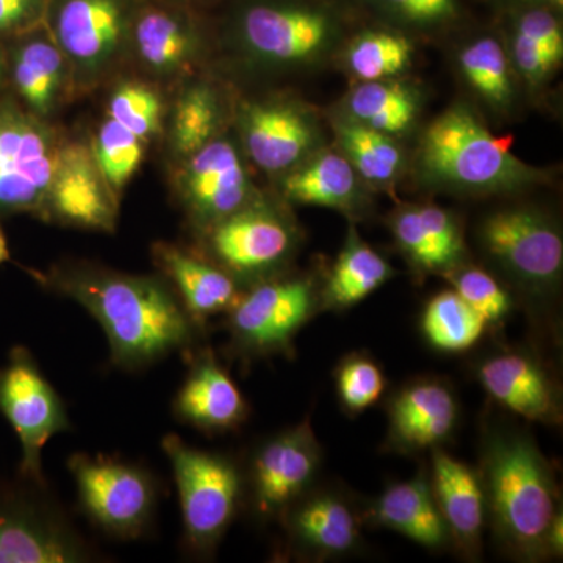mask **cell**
I'll list each match as a JSON object with an SVG mask.
<instances>
[{
  "instance_id": "cell-3",
  "label": "cell",
  "mask_w": 563,
  "mask_h": 563,
  "mask_svg": "<svg viewBox=\"0 0 563 563\" xmlns=\"http://www.w3.org/2000/svg\"><path fill=\"white\" fill-rule=\"evenodd\" d=\"M424 179L468 192L520 190L542 174L515 157L510 139H499L465 106H454L429 124L418 151Z\"/></svg>"
},
{
  "instance_id": "cell-9",
  "label": "cell",
  "mask_w": 563,
  "mask_h": 563,
  "mask_svg": "<svg viewBox=\"0 0 563 563\" xmlns=\"http://www.w3.org/2000/svg\"><path fill=\"white\" fill-rule=\"evenodd\" d=\"M0 415L10 422L21 443L18 474L47 485L43 473V450L52 437L70 428L65 402L41 372L32 352L11 347L0 365Z\"/></svg>"
},
{
  "instance_id": "cell-14",
  "label": "cell",
  "mask_w": 563,
  "mask_h": 563,
  "mask_svg": "<svg viewBox=\"0 0 563 563\" xmlns=\"http://www.w3.org/2000/svg\"><path fill=\"white\" fill-rule=\"evenodd\" d=\"M90 231L113 232L117 192L85 144L62 146L52 179L46 218Z\"/></svg>"
},
{
  "instance_id": "cell-27",
  "label": "cell",
  "mask_w": 563,
  "mask_h": 563,
  "mask_svg": "<svg viewBox=\"0 0 563 563\" xmlns=\"http://www.w3.org/2000/svg\"><path fill=\"white\" fill-rule=\"evenodd\" d=\"M393 277L390 263L350 229L332 272L321 288L322 307L346 310L368 298Z\"/></svg>"
},
{
  "instance_id": "cell-20",
  "label": "cell",
  "mask_w": 563,
  "mask_h": 563,
  "mask_svg": "<svg viewBox=\"0 0 563 563\" xmlns=\"http://www.w3.org/2000/svg\"><path fill=\"white\" fill-rule=\"evenodd\" d=\"M429 483L450 543L466 559L479 558L487 526V504L479 472L437 448L432 451Z\"/></svg>"
},
{
  "instance_id": "cell-10",
  "label": "cell",
  "mask_w": 563,
  "mask_h": 563,
  "mask_svg": "<svg viewBox=\"0 0 563 563\" xmlns=\"http://www.w3.org/2000/svg\"><path fill=\"white\" fill-rule=\"evenodd\" d=\"M481 243L526 291L547 296L561 282L563 242L550 218L533 209L495 211L483 222Z\"/></svg>"
},
{
  "instance_id": "cell-23",
  "label": "cell",
  "mask_w": 563,
  "mask_h": 563,
  "mask_svg": "<svg viewBox=\"0 0 563 563\" xmlns=\"http://www.w3.org/2000/svg\"><path fill=\"white\" fill-rule=\"evenodd\" d=\"M242 132L247 154L268 173L291 168L314 144L312 122L291 103L261 102L247 107Z\"/></svg>"
},
{
  "instance_id": "cell-22",
  "label": "cell",
  "mask_w": 563,
  "mask_h": 563,
  "mask_svg": "<svg viewBox=\"0 0 563 563\" xmlns=\"http://www.w3.org/2000/svg\"><path fill=\"white\" fill-rule=\"evenodd\" d=\"M154 258L184 309L201 329L214 314L228 313L242 296V287L231 274L181 247L155 244Z\"/></svg>"
},
{
  "instance_id": "cell-30",
  "label": "cell",
  "mask_w": 563,
  "mask_h": 563,
  "mask_svg": "<svg viewBox=\"0 0 563 563\" xmlns=\"http://www.w3.org/2000/svg\"><path fill=\"white\" fill-rule=\"evenodd\" d=\"M350 120L373 131L396 135L417 118L418 102L409 88L395 81H365L347 98Z\"/></svg>"
},
{
  "instance_id": "cell-19",
  "label": "cell",
  "mask_w": 563,
  "mask_h": 563,
  "mask_svg": "<svg viewBox=\"0 0 563 563\" xmlns=\"http://www.w3.org/2000/svg\"><path fill=\"white\" fill-rule=\"evenodd\" d=\"M243 36L252 54L262 60L307 62L331 43L332 24L321 11L258 5L244 16Z\"/></svg>"
},
{
  "instance_id": "cell-2",
  "label": "cell",
  "mask_w": 563,
  "mask_h": 563,
  "mask_svg": "<svg viewBox=\"0 0 563 563\" xmlns=\"http://www.w3.org/2000/svg\"><path fill=\"white\" fill-rule=\"evenodd\" d=\"M479 476L487 521L503 547L520 561L547 559L548 529L561 507L553 468L532 437L518 429H492Z\"/></svg>"
},
{
  "instance_id": "cell-45",
  "label": "cell",
  "mask_w": 563,
  "mask_h": 563,
  "mask_svg": "<svg viewBox=\"0 0 563 563\" xmlns=\"http://www.w3.org/2000/svg\"><path fill=\"white\" fill-rule=\"evenodd\" d=\"M11 258L9 243H7L5 233H3L2 228H0V265L2 263L9 262Z\"/></svg>"
},
{
  "instance_id": "cell-26",
  "label": "cell",
  "mask_w": 563,
  "mask_h": 563,
  "mask_svg": "<svg viewBox=\"0 0 563 563\" xmlns=\"http://www.w3.org/2000/svg\"><path fill=\"white\" fill-rule=\"evenodd\" d=\"M369 515L374 523L401 533L428 550H443L451 544L424 472L387 487L374 501Z\"/></svg>"
},
{
  "instance_id": "cell-38",
  "label": "cell",
  "mask_w": 563,
  "mask_h": 563,
  "mask_svg": "<svg viewBox=\"0 0 563 563\" xmlns=\"http://www.w3.org/2000/svg\"><path fill=\"white\" fill-rule=\"evenodd\" d=\"M453 290L487 325L499 324L512 310V299L499 282L484 269L459 265L448 273Z\"/></svg>"
},
{
  "instance_id": "cell-25",
  "label": "cell",
  "mask_w": 563,
  "mask_h": 563,
  "mask_svg": "<svg viewBox=\"0 0 563 563\" xmlns=\"http://www.w3.org/2000/svg\"><path fill=\"white\" fill-rule=\"evenodd\" d=\"M13 38L16 43L5 49L9 85L25 110L47 117L60 101L68 62L49 36L25 32Z\"/></svg>"
},
{
  "instance_id": "cell-36",
  "label": "cell",
  "mask_w": 563,
  "mask_h": 563,
  "mask_svg": "<svg viewBox=\"0 0 563 563\" xmlns=\"http://www.w3.org/2000/svg\"><path fill=\"white\" fill-rule=\"evenodd\" d=\"M146 143L110 117L102 122L91 151L114 192L120 191L139 169Z\"/></svg>"
},
{
  "instance_id": "cell-18",
  "label": "cell",
  "mask_w": 563,
  "mask_h": 563,
  "mask_svg": "<svg viewBox=\"0 0 563 563\" xmlns=\"http://www.w3.org/2000/svg\"><path fill=\"white\" fill-rule=\"evenodd\" d=\"M280 518L292 547L310 558H342L361 544L362 515L336 492L309 490Z\"/></svg>"
},
{
  "instance_id": "cell-40",
  "label": "cell",
  "mask_w": 563,
  "mask_h": 563,
  "mask_svg": "<svg viewBox=\"0 0 563 563\" xmlns=\"http://www.w3.org/2000/svg\"><path fill=\"white\" fill-rule=\"evenodd\" d=\"M515 38L526 41L532 46L562 57L563 36L559 21L547 10H531L520 18Z\"/></svg>"
},
{
  "instance_id": "cell-44",
  "label": "cell",
  "mask_w": 563,
  "mask_h": 563,
  "mask_svg": "<svg viewBox=\"0 0 563 563\" xmlns=\"http://www.w3.org/2000/svg\"><path fill=\"white\" fill-rule=\"evenodd\" d=\"M7 85H9V79H7L5 49H3L2 43H0V96H3V91H5Z\"/></svg>"
},
{
  "instance_id": "cell-24",
  "label": "cell",
  "mask_w": 563,
  "mask_h": 563,
  "mask_svg": "<svg viewBox=\"0 0 563 563\" xmlns=\"http://www.w3.org/2000/svg\"><path fill=\"white\" fill-rule=\"evenodd\" d=\"M402 254L420 273H450L462 265L465 244L457 221L435 206L406 207L391 218Z\"/></svg>"
},
{
  "instance_id": "cell-17",
  "label": "cell",
  "mask_w": 563,
  "mask_h": 563,
  "mask_svg": "<svg viewBox=\"0 0 563 563\" xmlns=\"http://www.w3.org/2000/svg\"><path fill=\"white\" fill-rule=\"evenodd\" d=\"M477 379L493 401L525 420L542 424L562 420L561 391L542 362L528 352L488 355L477 366Z\"/></svg>"
},
{
  "instance_id": "cell-11",
  "label": "cell",
  "mask_w": 563,
  "mask_h": 563,
  "mask_svg": "<svg viewBox=\"0 0 563 563\" xmlns=\"http://www.w3.org/2000/svg\"><path fill=\"white\" fill-rule=\"evenodd\" d=\"M203 233L211 262L250 287L276 276L298 243L295 225L284 214L252 202Z\"/></svg>"
},
{
  "instance_id": "cell-5",
  "label": "cell",
  "mask_w": 563,
  "mask_h": 563,
  "mask_svg": "<svg viewBox=\"0 0 563 563\" xmlns=\"http://www.w3.org/2000/svg\"><path fill=\"white\" fill-rule=\"evenodd\" d=\"M46 488L20 474L16 481H0V563H81L95 558Z\"/></svg>"
},
{
  "instance_id": "cell-15",
  "label": "cell",
  "mask_w": 563,
  "mask_h": 563,
  "mask_svg": "<svg viewBox=\"0 0 563 563\" xmlns=\"http://www.w3.org/2000/svg\"><path fill=\"white\" fill-rule=\"evenodd\" d=\"M459 413L455 393L443 380L404 385L388 402L387 446L399 454L437 450L453 435Z\"/></svg>"
},
{
  "instance_id": "cell-7",
  "label": "cell",
  "mask_w": 563,
  "mask_h": 563,
  "mask_svg": "<svg viewBox=\"0 0 563 563\" xmlns=\"http://www.w3.org/2000/svg\"><path fill=\"white\" fill-rule=\"evenodd\" d=\"M60 150L41 118L0 96V214L46 218Z\"/></svg>"
},
{
  "instance_id": "cell-43",
  "label": "cell",
  "mask_w": 563,
  "mask_h": 563,
  "mask_svg": "<svg viewBox=\"0 0 563 563\" xmlns=\"http://www.w3.org/2000/svg\"><path fill=\"white\" fill-rule=\"evenodd\" d=\"M562 509L551 521L547 536L548 558H561L563 551V531H562Z\"/></svg>"
},
{
  "instance_id": "cell-12",
  "label": "cell",
  "mask_w": 563,
  "mask_h": 563,
  "mask_svg": "<svg viewBox=\"0 0 563 563\" xmlns=\"http://www.w3.org/2000/svg\"><path fill=\"white\" fill-rule=\"evenodd\" d=\"M321 446L309 420L266 440L252 455L244 479L254 514L262 520L282 514L312 488L321 466Z\"/></svg>"
},
{
  "instance_id": "cell-6",
  "label": "cell",
  "mask_w": 563,
  "mask_h": 563,
  "mask_svg": "<svg viewBox=\"0 0 563 563\" xmlns=\"http://www.w3.org/2000/svg\"><path fill=\"white\" fill-rule=\"evenodd\" d=\"M322 309L307 277H269L251 285L228 312L231 347L240 358L291 354L295 336Z\"/></svg>"
},
{
  "instance_id": "cell-46",
  "label": "cell",
  "mask_w": 563,
  "mask_h": 563,
  "mask_svg": "<svg viewBox=\"0 0 563 563\" xmlns=\"http://www.w3.org/2000/svg\"><path fill=\"white\" fill-rule=\"evenodd\" d=\"M547 2H551L553 5L562 7L563 0H547Z\"/></svg>"
},
{
  "instance_id": "cell-37",
  "label": "cell",
  "mask_w": 563,
  "mask_h": 563,
  "mask_svg": "<svg viewBox=\"0 0 563 563\" xmlns=\"http://www.w3.org/2000/svg\"><path fill=\"white\" fill-rule=\"evenodd\" d=\"M335 387L343 409L358 415L383 398L387 379L379 363L369 355L354 352L336 366Z\"/></svg>"
},
{
  "instance_id": "cell-34",
  "label": "cell",
  "mask_w": 563,
  "mask_h": 563,
  "mask_svg": "<svg viewBox=\"0 0 563 563\" xmlns=\"http://www.w3.org/2000/svg\"><path fill=\"white\" fill-rule=\"evenodd\" d=\"M412 54V46L401 35L365 33L352 43L347 66L363 81L385 80L406 69Z\"/></svg>"
},
{
  "instance_id": "cell-39",
  "label": "cell",
  "mask_w": 563,
  "mask_h": 563,
  "mask_svg": "<svg viewBox=\"0 0 563 563\" xmlns=\"http://www.w3.org/2000/svg\"><path fill=\"white\" fill-rule=\"evenodd\" d=\"M162 101L157 92L143 84H124L111 95L107 113L111 120L120 122L125 129L150 140L161 131Z\"/></svg>"
},
{
  "instance_id": "cell-35",
  "label": "cell",
  "mask_w": 563,
  "mask_h": 563,
  "mask_svg": "<svg viewBox=\"0 0 563 563\" xmlns=\"http://www.w3.org/2000/svg\"><path fill=\"white\" fill-rule=\"evenodd\" d=\"M461 69L474 90L493 106H506L512 98L509 65L498 41L481 38L468 44L461 54Z\"/></svg>"
},
{
  "instance_id": "cell-1",
  "label": "cell",
  "mask_w": 563,
  "mask_h": 563,
  "mask_svg": "<svg viewBox=\"0 0 563 563\" xmlns=\"http://www.w3.org/2000/svg\"><path fill=\"white\" fill-rule=\"evenodd\" d=\"M46 282L95 317L109 339L111 361L124 369L190 351L202 331L172 285L158 277L76 265L57 269Z\"/></svg>"
},
{
  "instance_id": "cell-28",
  "label": "cell",
  "mask_w": 563,
  "mask_h": 563,
  "mask_svg": "<svg viewBox=\"0 0 563 563\" xmlns=\"http://www.w3.org/2000/svg\"><path fill=\"white\" fill-rule=\"evenodd\" d=\"M284 192L303 206L350 210L357 203V176L346 157L325 152L292 172L284 181Z\"/></svg>"
},
{
  "instance_id": "cell-16",
  "label": "cell",
  "mask_w": 563,
  "mask_h": 563,
  "mask_svg": "<svg viewBox=\"0 0 563 563\" xmlns=\"http://www.w3.org/2000/svg\"><path fill=\"white\" fill-rule=\"evenodd\" d=\"M54 32V41L74 73L91 79L117 58L124 11L120 0H63Z\"/></svg>"
},
{
  "instance_id": "cell-21",
  "label": "cell",
  "mask_w": 563,
  "mask_h": 563,
  "mask_svg": "<svg viewBox=\"0 0 563 563\" xmlns=\"http://www.w3.org/2000/svg\"><path fill=\"white\" fill-rule=\"evenodd\" d=\"M177 420L202 432L239 428L247 417V402L232 377L210 351L192 355L190 372L173 404Z\"/></svg>"
},
{
  "instance_id": "cell-13",
  "label": "cell",
  "mask_w": 563,
  "mask_h": 563,
  "mask_svg": "<svg viewBox=\"0 0 563 563\" xmlns=\"http://www.w3.org/2000/svg\"><path fill=\"white\" fill-rule=\"evenodd\" d=\"M185 161L180 195L201 231L250 206V179L239 152L229 141L213 139Z\"/></svg>"
},
{
  "instance_id": "cell-33",
  "label": "cell",
  "mask_w": 563,
  "mask_h": 563,
  "mask_svg": "<svg viewBox=\"0 0 563 563\" xmlns=\"http://www.w3.org/2000/svg\"><path fill=\"white\" fill-rule=\"evenodd\" d=\"M221 106L217 92L196 85L181 95L173 114L172 143L176 154L187 158L214 139L220 129Z\"/></svg>"
},
{
  "instance_id": "cell-32",
  "label": "cell",
  "mask_w": 563,
  "mask_h": 563,
  "mask_svg": "<svg viewBox=\"0 0 563 563\" xmlns=\"http://www.w3.org/2000/svg\"><path fill=\"white\" fill-rule=\"evenodd\" d=\"M336 135L346 154L344 157L366 180L387 184L398 176L402 154L391 135L373 131L352 120L339 122Z\"/></svg>"
},
{
  "instance_id": "cell-4",
  "label": "cell",
  "mask_w": 563,
  "mask_h": 563,
  "mask_svg": "<svg viewBox=\"0 0 563 563\" xmlns=\"http://www.w3.org/2000/svg\"><path fill=\"white\" fill-rule=\"evenodd\" d=\"M162 448L179 490L185 542L192 553H213L242 506L243 473L225 455L192 448L173 433Z\"/></svg>"
},
{
  "instance_id": "cell-29",
  "label": "cell",
  "mask_w": 563,
  "mask_h": 563,
  "mask_svg": "<svg viewBox=\"0 0 563 563\" xmlns=\"http://www.w3.org/2000/svg\"><path fill=\"white\" fill-rule=\"evenodd\" d=\"M136 54L154 73L176 74L187 68L195 57V36L176 14L150 10L136 21L133 31Z\"/></svg>"
},
{
  "instance_id": "cell-31",
  "label": "cell",
  "mask_w": 563,
  "mask_h": 563,
  "mask_svg": "<svg viewBox=\"0 0 563 563\" xmlns=\"http://www.w3.org/2000/svg\"><path fill=\"white\" fill-rule=\"evenodd\" d=\"M487 328L454 290L433 296L421 314L422 335L432 347L443 352L468 351L483 339Z\"/></svg>"
},
{
  "instance_id": "cell-42",
  "label": "cell",
  "mask_w": 563,
  "mask_h": 563,
  "mask_svg": "<svg viewBox=\"0 0 563 563\" xmlns=\"http://www.w3.org/2000/svg\"><path fill=\"white\" fill-rule=\"evenodd\" d=\"M409 20L421 22L444 21L454 16V0H387Z\"/></svg>"
},
{
  "instance_id": "cell-41",
  "label": "cell",
  "mask_w": 563,
  "mask_h": 563,
  "mask_svg": "<svg viewBox=\"0 0 563 563\" xmlns=\"http://www.w3.org/2000/svg\"><path fill=\"white\" fill-rule=\"evenodd\" d=\"M38 9L40 0H0V40L29 32Z\"/></svg>"
},
{
  "instance_id": "cell-8",
  "label": "cell",
  "mask_w": 563,
  "mask_h": 563,
  "mask_svg": "<svg viewBox=\"0 0 563 563\" xmlns=\"http://www.w3.org/2000/svg\"><path fill=\"white\" fill-rule=\"evenodd\" d=\"M69 472L81 512L103 532L121 540L140 539L157 509V484L146 470L107 455L74 454Z\"/></svg>"
}]
</instances>
